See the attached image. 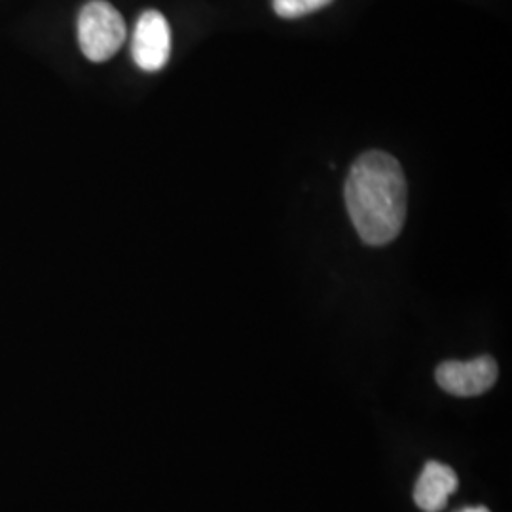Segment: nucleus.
<instances>
[{
	"instance_id": "f03ea898",
	"label": "nucleus",
	"mask_w": 512,
	"mask_h": 512,
	"mask_svg": "<svg viewBox=\"0 0 512 512\" xmlns=\"http://www.w3.org/2000/svg\"><path fill=\"white\" fill-rule=\"evenodd\" d=\"M128 29L122 14L107 0L88 2L78 16L80 50L93 63H105L122 48Z\"/></svg>"
},
{
	"instance_id": "423d86ee",
	"label": "nucleus",
	"mask_w": 512,
	"mask_h": 512,
	"mask_svg": "<svg viewBox=\"0 0 512 512\" xmlns=\"http://www.w3.org/2000/svg\"><path fill=\"white\" fill-rule=\"evenodd\" d=\"M330 2L332 0H274V10L279 18H304L317 10H323Z\"/></svg>"
},
{
	"instance_id": "20e7f679",
	"label": "nucleus",
	"mask_w": 512,
	"mask_h": 512,
	"mask_svg": "<svg viewBox=\"0 0 512 512\" xmlns=\"http://www.w3.org/2000/svg\"><path fill=\"white\" fill-rule=\"evenodd\" d=\"M499 368L494 357L482 355L473 361H446L437 368V384L456 397H478L497 382Z\"/></svg>"
},
{
	"instance_id": "0eeeda50",
	"label": "nucleus",
	"mask_w": 512,
	"mask_h": 512,
	"mask_svg": "<svg viewBox=\"0 0 512 512\" xmlns=\"http://www.w3.org/2000/svg\"><path fill=\"white\" fill-rule=\"evenodd\" d=\"M459 512H492L490 509H486V507H467V509H463V511Z\"/></svg>"
},
{
	"instance_id": "f257e3e1",
	"label": "nucleus",
	"mask_w": 512,
	"mask_h": 512,
	"mask_svg": "<svg viewBox=\"0 0 512 512\" xmlns=\"http://www.w3.org/2000/svg\"><path fill=\"white\" fill-rule=\"evenodd\" d=\"M349 219L366 245L382 247L399 238L406 220L408 186L401 164L387 152L361 154L344 188Z\"/></svg>"
},
{
	"instance_id": "39448f33",
	"label": "nucleus",
	"mask_w": 512,
	"mask_h": 512,
	"mask_svg": "<svg viewBox=\"0 0 512 512\" xmlns=\"http://www.w3.org/2000/svg\"><path fill=\"white\" fill-rule=\"evenodd\" d=\"M456 490V471L439 461H427L414 488V501L423 512H440Z\"/></svg>"
},
{
	"instance_id": "7ed1b4c3",
	"label": "nucleus",
	"mask_w": 512,
	"mask_h": 512,
	"mask_svg": "<svg viewBox=\"0 0 512 512\" xmlns=\"http://www.w3.org/2000/svg\"><path fill=\"white\" fill-rule=\"evenodd\" d=\"M131 55L139 69L147 73L162 71L171 55V29L158 10H147L135 25Z\"/></svg>"
}]
</instances>
